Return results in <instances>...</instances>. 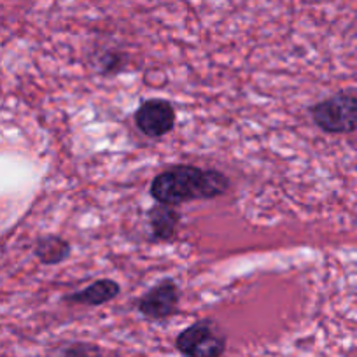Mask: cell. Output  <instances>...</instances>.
Returning <instances> with one entry per match:
<instances>
[{"instance_id":"6da1fadb","label":"cell","mask_w":357,"mask_h":357,"mask_svg":"<svg viewBox=\"0 0 357 357\" xmlns=\"http://www.w3.org/2000/svg\"><path fill=\"white\" fill-rule=\"evenodd\" d=\"M229 190V178L219 170H204L178 165L158 175L151 184V195L161 205L186 204L191 200H211Z\"/></svg>"},{"instance_id":"7a4b0ae2","label":"cell","mask_w":357,"mask_h":357,"mask_svg":"<svg viewBox=\"0 0 357 357\" xmlns=\"http://www.w3.org/2000/svg\"><path fill=\"white\" fill-rule=\"evenodd\" d=\"M315 125L326 133L345 135L357 130V95L336 93L319 102L310 111Z\"/></svg>"},{"instance_id":"3957f363","label":"cell","mask_w":357,"mask_h":357,"mask_svg":"<svg viewBox=\"0 0 357 357\" xmlns=\"http://www.w3.org/2000/svg\"><path fill=\"white\" fill-rule=\"evenodd\" d=\"M175 347L186 357H221L226 350V336L212 321H200L177 336Z\"/></svg>"},{"instance_id":"277c9868","label":"cell","mask_w":357,"mask_h":357,"mask_svg":"<svg viewBox=\"0 0 357 357\" xmlns=\"http://www.w3.org/2000/svg\"><path fill=\"white\" fill-rule=\"evenodd\" d=\"M135 125L144 135L163 137L175 126V109L167 100H147L137 109Z\"/></svg>"},{"instance_id":"5b68a950","label":"cell","mask_w":357,"mask_h":357,"mask_svg":"<svg viewBox=\"0 0 357 357\" xmlns=\"http://www.w3.org/2000/svg\"><path fill=\"white\" fill-rule=\"evenodd\" d=\"M178 289L174 280L167 279L147 291L137 303L140 314L153 321H161L177 312Z\"/></svg>"},{"instance_id":"8992f818","label":"cell","mask_w":357,"mask_h":357,"mask_svg":"<svg viewBox=\"0 0 357 357\" xmlns=\"http://www.w3.org/2000/svg\"><path fill=\"white\" fill-rule=\"evenodd\" d=\"M121 287L116 280L111 279H102L93 282L91 286H88L86 289L79 291V293L70 294L67 298V301L77 305H89V307H98V305H104L107 301H112L119 294Z\"/></svg>"},{"instance_id":"52a82bcc","label":"cell","mask_w":357,"mask_h":357,"mask_svg":"<svg viewBox=\"0 0 357 357\" xmlns=\"http://www.w3.org/2000/svg\"><path fill=\"white\" fill-rule=\"evenodd\" d=\"M149 222L154 238L168 240L175 235V229L178 226V212L170 205L160 204L158 207L151 208Z\"/></svg>"},{"instance_id":"ba28073f","label":"cell","mask_w":357,"mask_h":357,"mask_svg":"<svg viewBox=\"0 0 357 357\" xmlns=\"http://www.w3.org/2000/svg\"><path fill=\"white\" fill-rule=\"evenodd\" d=\"M68 254H70V245L61 236L47 235L37 240L36 243V256L44 264L61 263V261L67 259Z\"/></svg>"},{"instance_id":"9c48e42d","label":"cell","mask_w":357,"mask_h":357,"mask_svg":"<svg viewBox=\"0 0 357 357\" xmlns=\"http://www.w3.org/2000/svg\"><path fill=\"white\" fill-rule=\"evenodd\" d=\"M98 349L89 343H72L61 350L60 357H97Z\"/></svg>"}]
</instances>
